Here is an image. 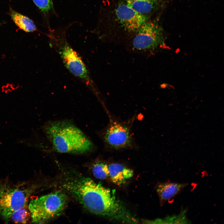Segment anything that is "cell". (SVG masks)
<instances>
[{
	"instance_id": "1",
	"label": "cell",
	"mask_w": 224,
	"mask_h": 224,
	"mask_svg": "<svg viewBox=\"0 0 224 224\" xmlns=\"http://www.w3.org/2000/svg\"><path fill=\"white\" fill-rule=\"evenodd\" d=\"M66 179L63 188L90 212L113 221L138 223L114 192L88 178L78 176Z\"/></svg>"
},
{
	"instance_id": "2",
	"label": "cell",
	"mask_w": 224,
	"mask_h": 224,
	"mask_svg": "<svg viewBox=\"0 0 224 224\" xmlns=\"http://www.w3.org/2000/svg\"><path fill=\"white\" fill-rule=\"evenodd\" d=\"M43 129L53 149L57 152L81 154L94 148L93 143L84 133L68 121H50Z\"/></svg>"
},
{
	"instance_id": "3",
	"label": "cell",
	"mask_w": 224,
	"mask_h": 224,
	"mask_svg": "<svg viewBox=\"0 0 224 224\" xmlns=\"http://www.w3.org/2000/svg\"><path fill=\"white\" fill-rule=\"evenodd\" d=\"M51 44L58 51L67 69L92 90L93 82L85 64L80 56L68 42L65 30L59 28L50 30L49 35Z\"/></svg>"
},
{
	"instance_id": "4",
	"label": "cell",
	"mask_w": 224,
	"mask_h": 224,
	"mask_svg": "<svg viewBox=\"0 0 224 224\" xmlns=\"http://www.w3.org/2000/svg\"><path fill=\"white\" fill-rule=\"evenodd\" d=\"M67 200L66 195L60 190L31 200L28 208L32 222L43 223L59 216L66 207Z\"/></svg>"
},
{
	"instance_id": "5",
	"label": "cell",
	"mask_w": 224,
	"mask_h": 224,
	"mask_svg": "<svg viewBox=\"0 0 224 224\" xmlns=\"http://www.w3.org/2000/svg\"><path fill=\"white\" fill-rule=\"evenodd\" d=\"M35 186L26 184H12L8 181L0 182V215L10 221L15 211L28 206L30 197Z\"/></svg>"
},
{
	"instance_id": "6",
	"label": "cell",
	"mask_w": 224,
	"mask_h": 224,
	"mask_svg": "<svg viewBox=\"0 0 224 224\" xmlns=\"http://www.w3.org/2000/svg\"><path fill=\"white\" fill-rule=\"evenodd\" d=\"M131 45L134 50L147 52L154 50L164 44L162 28L155 21L147 20L133 34Z\"/></svg>"
},
{
	"instance_id": "7",
	"label": "cell",
	"mask_w": 224,
	"mask_h": 224,
	"mask_svg": "<svg viewBox=\"0 0 224 224\" xmlns=\"http://www.w3.org/2000/svg\"><path fill=\"white\" fill-rule=\"evenodd\" d=\"M99 135L105 146L110 149L119 150L135 147L130 128L124 122L112 119Z\"/></svg>"
},
{
	"instance_id": "8",
	"label": "cell",
	"mask_w": 224,
	"mask_h": 224,
	"mask_svg": "<svg viewBox=\"0 0 224 224\" xmlns=\"http://www.w3.org/2000/svg\"><path fill=\"white\" fill-rule=\"evenodd\" d=\"M114 13L115 21L119 26L133 34L148 20L147 16L138 13L125 2L118 4Z\"/></svg>"
},
{
	"instance_id": "9",
	"label": "cell",
	"mask_w": 224,
	"mask_h": 224,
	"mask_svg": "<svg viewBox=\"0 0 224 224\" xmlns=\"http://www.w3.org/2000/svg\"><path fill=\"white\" fill-rule=\"evenodd\" d=\"M187 185L169 182L159 183L156 190L159 199L160 204L163 205L167 201L178 194Z\"/></svg>"
},
{
	"instance_id": "10",
	"label": "cell",
	"mask_w": 224,
	"mask_h": 224,
	"mask_svg": "<svg viewBox=\"0 0 224 224\" xmlns=\"http://www.w3.org/2000/svg\"><path fill=\"white\" fill-rule=\"evenodd\" d=\"M108 168L109 176L111 181L118 185L124 184L133 175L132 170L119 163H111L108 166Z\"/></svg>"
},
{
	"instance_id": "11",
	"label": "cell",
	"mask_w": 224,
	"mask_h": 224,
	"mask_svg": "<svg viewBox=\"0 0 224 224\" xmlns=\"http://www.w3.org/2000/svg\"><path fill=\"white\" fill-rule=\"evenodd\" d=\"M161 0H125V2L138 13L145 16L152 12Z\"/></svg>"
},
{
	"instance_id": "12",
	"label": "cell",
	"mask_w": 224,
	"mask_h": 224,
	"mask_svg": "<svg viewBox=\"0 0 224 224\" xmlns=\"http://www.w3.org/2000/svg\"><path fill=\"white\" fill-rule=\"evenodd\" d=\"M10 16L15 24L25 31L33 32L36 30L33 21L28 17L13 10H11Z\"/></svg>"
},
{
	"instance_id": "13",
	"label": "cell",
	"mask_w": 224,
	"mask_h": 224,
	"mask_svg": "<svg viewBox=\"0 0 224 224\" xmlns=\"http://www.w3.org/2000/svg\"><path fill=\"white\" fill-rule=\"evenodd\" d=\"M38 8L45 19L47 26L49 27V21L50 15L54 13L53 0H32Z\"/></svg>"
},
{
	"instance_id": "14",
	"label": "cell",
	"mask_w": 224,
	"mask_h": 224,
	"mask_svg": "<svg viewBox=\"0 0 224 224\" xmlns=\"http://www.w3.org/2000/svg\"><path fill=\"white\" fill-rule=\"evenodd\" d=\"M31 217L28 206L14 212L12 214L10 220L16 223L26 224L29 221Z\"/></svg>"
},
{
	"instance_id": "15",
	"label": "cell",
	"mask_w": 224,
	"mask_h": 224,
	"mask_svg": "<svg viewBox=\"0 0 224 224\" xmlns=\"http://www.w3.org/2000/svg\"><path fill=\"white\" fill-rule=\"evenodd\" d=\"M92 172L94 176L100 180H104L109 176L108 166L105 162L98 161L94 164Z\"/></svg>"
},
{
	"instance_id": "16",
	"label": "cell",
	"mask_w": 224,
	"mask_h": 224,
	"mask_svg": "<svg viewBox=\"0 0 224 224\" xmlns=\"http://www.w3.org/2000/svg\"><path fill=\"white\" fill-rule=\"evenodd\" d=\"M181 214L176 216L170 217L164 219H157L153 221L151 220L150 222L151 223H165V222H173L174 223H178L177 222L180 223H183L182 222L185 223L184 222L187 221L186 219H185L184 213Z\"/></svg>"
}]
</instances>
